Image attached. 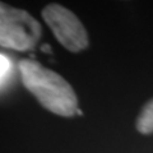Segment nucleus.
<instances>
[{
  "label": "nucleus",
  "mask_w": 153,
  "mask_h": 153,
  "mask_svg": "<svg viewBox=\"0 0 153 153\" xmlns=\"http://www.w3.org/2000/svg\"><path fill=\"white\" fill-rule=\"evenodd\" d=\"M42 18L66 50L79 52L88 47L87 31L79 18L69 9L60 4H49L42 9Z\"/></svg>",
  "instance_id": "nucleus-3"
},
{
  "label": "nucleus",
  "mask_w": 153,
  "mask_h": 153,
  "mask_svg": "<svg viewBox=\"0 0 153 153\" xmlns=\"http://www.w3.org/2000/svg\"><path fill=\"white\" fill-rule=\"evenodd\" d=\"M137 130L142 134L153 133V98L144 105V107L137 117Z\"/></svg>",
  "instance_id": "nucleus-4"
},
{
  "label": "nucleus",
  "mask_w": 153,
  "mask_h": 153,
  "mask_svg": "<svg viewBox=\"0 0 153 153\" xmlns=\"http://www.w3.org/2000/svg\"><path fill=\"white\" fill-rule=\"evenodd\" d=\"M10 71V61L7 56L0 54V84H1Z\"/></svg>",
  "instance_id": "nucleus-5"
},
{
  "label": "nucleus",
  "mask_w": 153,
  "mask_h": 153,
  "mask_svg": "<svg viewBox=\"0 0 153 153\" xmlns=\"http://www.w3.org/2000/svg\"><path fill=\"white\" fill-rule=\"evenodd\" d=\"M19 70L25 87L46 110L65 117L74 116L76 114V94L60 74L30 59L19 63Z\"/></svg>",
  "instance_id": "nucleus-1"
},
{
  "label": "nucleus",
  "mask_w": 153,
  "mask_h": 153,
  "mask_svg": "<svg viewBox=\"0 0 153 153\" xmlns=\"http://www.w3.org/2000/svg\"><path fill=\"white\" fill-rule=\"evenodd\" d=\"M42 51H47V52H51V49H50V45H44L41 47Z\"/></svg>",
  "instance_id": "nucleus-6"
},
{
  "label": "nucleus",
  "mask_w": 153,
  "mask_h": 153,
  "mask_svg": "<svg viewBox=\"0 0 153 153\" xmlns=\"http://www.w3.org/2000/svg\"><path fill=\"white\" fill-rule=\"evenodd\" d=\"M42 28L28 12L0 1V46L28 51L41 38Z\"/></svg>",
  "instance_id": "nucleus-2"
}]
</instances>
